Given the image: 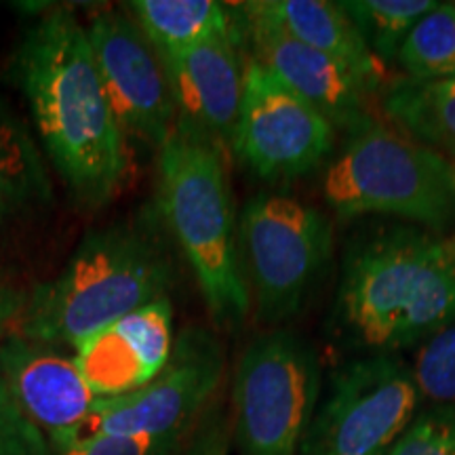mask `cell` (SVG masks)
<instances>
[{
  "label": "cell",
  "instance_id": "cell-1",
  "mask_svg": "<svg viewBox=\"0 0 455 455\" xmlns=\"http://www.w3.org/2000/svg\"><path fill=\"white\" fill-rule=\"evenodd\" d=\"M11 78L32 112L41 144L83 207H101L129 178V140L114 116L87 28L72 9L30 26Z\"/></svg>",
  "mask_w": 455,
  "mask_h": 455
},
{
  "label": "cell",
  "instance_id": "cell-2",
  "mask_svg": "<svg viewBox=\"0 0 455 455\" xmlns=\"http://www.w3.org/2000/svg\"><path fill=\"white\" fill-rule=\"evenodd\" d=\"M455 325V241L395 228L352 243L333 331L356 356L395 355Z\"/></svg>",
  "mask_w": 455,
  "mask_h": 455
},
{
  "label": "cell",
  "instance_id": "cell-3",
  "mask_svg": "<svg viewBox=\"0 0 455 455\" xmlns=\"http://www.w3.org/2000/svg\"><path fill=\"white\" fill-rule=\"evenodd\" d=\"M161 224L155 209L84 236L66 268L28 295L15 333L76 348L131 312L169 298L178 270Z\"/></svg>",
  "mask_w": 455,
  "mask_h": 455
},
{
  "label": "cell",
  "instance_id": "cell-4",
  "mask_svg": "<svg viewBox=\"0 0 455 455\" xmlns=\"http://www.w3.org/2000/svg\"><path fill=\"white\" fill-rule=\"evenodd\" d=\"M156 213L171 243L195 272L218 327L243 325L251 293L238 249V221L224 152L212 141L173 127L158 148Z\"/></svg>",
  "mask_w": 455,
  "mask_h": 455
},
{
  "label": "cell",
  "instance_id": "cell-5",
  "mask_svg": "<svg viewBox=\"0 0 455 455\" xmlns=\"http://www.w3.org/2000/svg\"><path fill=\"white\" fill-rule=\"evenodd\" d=\"M323 196L346 220L390 215L445 230L455 220V164L369 116L346 131L323 173Z\"/></svg>",
  "mask_w": 455,
  "mask_h": 455
},
{
  "label": "cell",
  "instance_id": "cell-6",
  "mask_svg": "<svg viewBox=\"0 0 455 455\" xmlns=\"http://www.w3.org/2000/svg\"><path fill=\"white\" fill-rule=\"evenodd\" d=\"M321 398L316 350L287 329L261 333L243 350L232 386L238 455H299Z\"/></svg>",
  "mask_w": 455,
  "mask_h": 455
},
{
  "label": "cell",
  "instance_id": "cell-7",
  "mask_svg": "<svg viewBox=\"0 0 455 455\" xmlns=\"http://www.w3.org/2000/svg\"><path fill=\"white\" fill-rule=\"evenodd\" d=\"M224 378V348L218 335L188 327L175 338L167 365L152 382L123 396L98 398L76 428L49 441H83L98 435H146L158 455H173L188 441Z\"/></svg>",
  "mask_w": 455,
  "mask_h": 455
},
{
  "label": "cell",
  "instance_id": "cell-8",
  "mask_svg": "<svg viewBox=\"0 0 455 455\" xmlns=\"http://www.w3.org/2000/svg\"><path fill=\"white\" fill-rule=\"evenodd\" d=\"M238 249L255 315L281 325L298 315L331 259L333 230L312 204L264 192L243 207Z\"/></svg>",
  "mask_w": 455,
  "mask_h": 455
},
{
  "label": "cell",
  "instance_id": "cell-9",
  "mask_svg": "<svg viewBox=\"0 0 455 455\" xmlns=\"http://www.w3.org/2000/svg\"><path fill=\"white\" fill-rule=\"evenodd\" d=\"M418 403L411 369L396 355L355 356L329 375L299 455H388Z\"/></svg>",
  "mask_w": 455,
  "mask_h": 455
},
{
  "label": "cell",
  "instance_id": "cell-10",
  "mask_svg": "<svg viewBox=\"0 0 455 455\" xmlns=\"http://www.w3.org/2000/svg\"><path fill=\"white\" fill-rule=\"evenodd\" d=\"M335 127L276 76L249 60L232 152L259 180L291 181L329 161Z\"/></svg>",
  "mask_w": 455,
  "mask_h": 455
},
{
  "label": "cell",
  "instance_id": "cell-11",
  "mask_svg": "<svg viewBox=\"0 0 455 455\" xmlns=\"http://www.w3.org/2000/svg\"><path fill=\"white\" fill-rule=\"evenodd\" d=\"M84 28L114 116L127 140L158 150L173 131L178 112L155 44L138 21L121 11H98Z\"/></svg>",
  "mask_w": 455,
  "mask_h": 455
},
{
  "label": "cell",
  "instance_id": "cell-12",
  "mask_svg": "<svg viewBox=\"0 0 455 455\" xmlns=\"http://www.w3.org/2000/svg\"><path fill=\"white\" fill-rule=\"evenodd\" d=\"M244 43L251 44V60L264 66L284 87L316 108L335 129L348 131L369 114L375 87L321 51L295 41L275 21L261 15L253 3L238 4Z\"/></svg>",
  "mask_w": 455,
  "mask_h": 455
},
{
  "label": "cell",
  "instance_id": "cell-13",
  "mask_svg": "<svg viewBox=\"0 0 455 455\" xmlns=\"http://www.w3.org/2000/svg\"><path fill=\"white\" fill-rule=\"evenodd\" d=\"M243 24V21H241ZM244 32L158 53L175 101V127L232 150L243 95Z\"/></svg>",
  "mask_w": 455,
  "mask_h": 455
},
{
  "label": "cell",
  "instance_id": "cell-14",
  "mask_svg": "<svg viewBox=\"0 0 455 455\" xmlns=\"http://www.w3.org/2000/svg\"><path fill=\"white\" fill-rule=\"evenodd\" d=\"M173 344V304L163 298L83 339L74 363L95 396H123L163 371Z\"/></svg>",
  "mask_w": 455,
  "mask_h": 455
},
{
  "label": "cell",
  "instance_id": "cell-15",
  "mask_svg": "<svg viewBox=\"0 0 455 455\" xmlns=\"http://www.w3.org/2000/svg\"><path fill=\"white\" fill-rule=\"evenodd\" d=\"M0 379L21 413L49 439L76 428L98 401L74 358L15 331L0 344Z\"/></svg>",
  "mask_w": 455,
  "mask_h": 455
},
{
  "label": "cell",
  "instance_id": "cell-16",
  "mask_svg": "<svg viewBox=\"0 0 455 455\" xmlns=\"http://www.w3.org/2000/svg\"><path fill=\"white\" fill-rule=\"evenodd\" d=\"M253 7L261 15L293 36L295 41L321 51L339 61L356 76L378 89L386 66L375 57L363 36L339 7L331 0H255Z\"/></svg>",
  "mask_w": 455,
  "mask_h": 455
},
{
  "label": "cell",
  "instance_id": "cell-17",
  "mask_svg": "<svg viewBox=\"0 0 455 455\" xmlns=\"http://www.w3.org/2000/svg\"><path fill=\"white\" fill-rule=\"evenodd\" d=\"M53 201L43 152L28 124L0 98V226Z\"/></svg>",
  "mask_w": 455,
  "mask_h": 455
},
{
  "label": "cell",
  "instance_id": "cell-18",
  "mask_svg": "<svg viewBox=\"0 0 455 455\" xmlns=\"http://www.w3.org/2000/svg\"><path fill=\"white\" fill-rule=\"evenodd\" d=\"M127 7L158 53L243 32L241 15L235 20V13L215 0H133Z\"/></svg>",
  "mask_w": 455,
  "mask_h": 455
},
{
  "label": "cell",
  "instance_id": "cell-19",
  "mask_svg": "<svg viewBox=\"0 0 455 455\" xmlns=\"http://www.w3.org/2000/svg\"><path fill=\"white\" fill-rule=\"evenodd\" d=\"M382 110L392 127L455 158V78H401L384 89Z\"/></svg>",
  "mask_w": 455,
  "mask_h": 455
},
{
  "label": "cell",
  "instance_id": "cell-20",
  "mask_svg": "<svg viewBox=\"0 0 455 455\" xmlns=\"http://www.w3.org/2000/svg\"><path fill=\"white\" fill-rule=\"evenodd\" d=\"M395 61L411 81L455 78V3H436L407 34Z\"/></svg>",
  "mask_w": 455,
  "mask_h": 455
},
{
  "label": "cell",
  "instance_id": "cell-21",
  "mask_svg": "<svg viewBox=\"0 0 455 455\" xmlns=\"http://www.w3.org/2000/svg\"><path fill=\"white\" fill-rule=\"evenodd\" d=\"M352 24L369 51L386 66L395 61L403 41L422 17L436 7L435 0H341Z\"/></svg>",
  "mask_w": 455,
  "mask_h": 455
},
{
  "label": "cell",
  "instance_id": "cell-22",
  "mask_svg": "<svg viewBox=\"0 0 455 455\" xmlns=\"http://www.w3.org/2000/svg\"><path fill=\"white\" fill-rule=\"evenodd\" d=\"M409 369L419 398L436 405H455V325L419 344Z\"/></svg>",
  "mask_w": 455,
  "mask_h": 455
},
{
  "label": "cell",
  "instance_id": "cell-23",
  "mask_svg": "<svg viewBox=\"0 0 455 455\" xmlns=\"http://www.w3.org/2000/svg\"><path fill=\"white\" fill-rule=\"evenodd\" d=\"M388 455H455V405L418 413Z\"/></svg>",
  "mask_w": 455,
  "mask_h": 455
},
{
  "label": "cell",
  "instance_id": "cell-24",
  "mask_svg": "<svg viewBox=\"0 0 455 455\" xmlns=\"http://www.w3.org/2000/svg\"><path fill=\"white\" fill-rule=\"evenodd\" d=\"M0 455H53L49 439L15 405L0 379Z\"/></svg>",
  "mask_w": 455,
  "mask_h": 455
},
{
  "label": "cell",
  "instance_id": "cell-25",
  "mask_svg": "<svg viewBox=\"0 0 455 455\" xmlns=\"http://www.w3.org/2000/svg\"><path fill=\"white\" fill-rule=\"evenodd\" d=\"M232 422L218 396L204 409L186 441L184 455H230Z\"/></svg>",
  "mask_w": 455,
  "mask_h": 455
},
{
  "label": "cell",
  "instance_id": "cell-26",
  "mask_svg": "<svg viewBox=\"0 0 455 455\" xmlns=\"http://www.w3.org/2000/svg\"><path fill=\"white\" fill-rule=\"evenodd\" d=\"M53 455H158L146 435H98L83 441H49Z\"/></svg>",
  "mask_w": 455,
  "mask_h": 455
},
{
  "label": "cell",
  "instance_id": "cell-27",
  "mask_svg": "<svg viewBox=\"0 0 455 455\" xmlns=\"http://www.w3.org/2000/svg\"><path fill=\"white\" fill-rule=\"evenodd\" d=\"M28 304V295L0 276V344L17 327Z\"/></svg>",
  "mask_w": 455,
  "mask_h": 455
}]
</instances>
